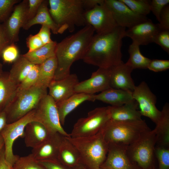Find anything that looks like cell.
Here are the masks:
<instances>
[{
  "instance_id": "obj_1",
  "label": "cell",
  "mask_w": 169,
  "mask_h": 169,
  "mask_svg": "<svg viewBox=\"0 0 169 169\" xmlns=\"http://www.w3.org/2000/svg\"><path fill=\"white\" fill-rule=\"evenodd\" d=\"M125 31V28L118 26L110 33L94 34L82 60L103 68H110L122 62L121 49Z\"/></svg>"
},
{
  "instance_id": "obj_2",
  "label": "cell",
  "mask_w": 169,
  "mask_h": 169,
  "mask_svg": "<svg viewBox=\"0 0 169 169\" xmlns=\"http://www.w3.org/2000/svg\"><path fill=\"white\" fill-rule=\"evenodd\" d=\"M95 31L87 24L75 33L57 43L55 57L57 67L54 79L64 78L70 74V69L75 61L82 59L88 48Z\"/></svg>"
},
{
  "instance_id": "obj_3",
  "label": "cell",
  "mask_w": 169,
  "mask_h": 169,
  "mask_svg": "<svg viewBox=\"0 0 169 169\" xmlns=\"http://www.w3.org/2000/svg\"><path fill=\"white\" fill-rule=\"evenodd\" d=\"M50 14L59 28V33L68 30L73 32L76 27L87 23L82 0H49Z\"/></svg>"
},
{
  "instance_id": "obj_4",
  "label": "cell",
  "mask_w": 169,
  "mask_h": 169,
  "mask_svg": "<svg viewBox=\"0 0 169 169\" xmlns=\"http://www.w3.org/2000/svg\"><path fill=\"white\" fill-rule=\"evenodd\" d=\"M66 138L73 144L79 155L81 163L87 169H99L105 161L108 153V144L101 130L92 136Z\"/></svg>"
},
{
  "instance_id": "obj_5",
  "label": "cell",
  "mask_w": 169,
  "mask_h": 169,
  "mask_svg": "<svg viewBox=\"0 0 169 169\" xmlns=\"http://www.w3.org/2000/svg\"><path fill=\"white\" fill-rule=\"evenodd\" d=\"M145 121H117L110 120L101 130L109 144L128 146L151 130Z\"/></svg>"
},
{
  "instance_id": "obj_6",
  "label": "cell",
  "mask_w": 169,
  "mask_h": 169,
  "mask_svg": "<svg viewBox=\"0 0 169 169\" xmlns=\"http://www.w3.org/2000/svg\"><path fill=\"white\" fill-rule=\"evenodd\" d=\"M47 88L37 84L23 91L16 92L4 110L7 124L15 122L34 109L47 94Z\"/></svg>"
},
{
  "instance_id": "obj_7",
  "label": "cell",
  "mask_w": 169,
  "mask_h": 169,
  "mask_svg": "<svg viewBox=\"0 0 169 169\" xmlns=\"http://www.w3.org/2000/svg\"><path fill=\"white\" fill-rule=\"evenodd\" d=\"M156 141V131L154 129L127 146L126 152L129 159L139 169H154Z\"/></svg>"
},
{
  "instance_id": "obj_8",
  "label": "cell",
  "mask_w": 169,
  "mask_h": 169,
  "mask_svg": "<svg viewBox=\"0 0 169 169\" xmlns=\"http://www.w3.org/2000/svg\"><path fill=\"white\" fill-rule=\"evenodd\" d=\"M110 118L109 106L96 108L89 112L86 117L77 121L70 136L77 138L94 135L101 131Z\"/></svg>"
},
{
  "instance_id": "obj_9",
  "label": "cell",
  "mask_w": 169,
  "mask_h": 169,
  "mask_svg": "<svg viewBox=\"0 0 169 169\" xmlns=\"http://www.w3.org/2000/svg\"><path fill=\"white\" fill-rule=\"evenodd\" d=\"M34 110V121L41 123L52 133L70 136L62 126L56 103L48 94L43 96Z\"/></svg>"
},
{
  "instance_id": "obj_10",
  "label": "cell",
  "mask_w": 169,
  "mask_h": 169,
  "mask_svg": "<svg viewBox=\"0 0 169 169\" xmlns=\"http://www.w3.org/2000/svg\"><path fill=\"white\" fill-rule=\"evenodd\" d=\"M33 121H34V109L18 120L7 124L1 132L4 143L5 158L12 166L19 157L13 153V143L19 137L23 138L26 126Z\"/></svg>"
},
{
  "instance_id": "obj_11",
  "label": "cell",
  "mask_w": 169,
  "mask_h": 169,
  "mask_svg": "<svg viewBox=\"0 0 169 169\" xmlns=\"http://www.w3.org/2000/svg\"><path fill=\"white\" fill-rule=\"evenodd\" d=\"M133 99L137 103L141 115L149 118L156 125L162 115L156 105V97L152 92L146 83L142 82L135 86L132 92Z\"/></svg>"
},
{
  "instance_id": "obj_12",
  "label": "cell",
  "mask_w": 169,
  "mask_h": 169,
  "mask_svg": "<svg viewBox=\"0 0 169 169\" xmlns=\"http://www.w3.org/2000/svg\"><path fill=\"white\" fill-rule=\"evenodd\" d=\"M87 23L92 26L97 34L110 33L118 26L111 12L104 2L84 13Z\"/></svg>"
},
{
  "instance_id": "obj_13",
  "label": "cell",
  "mask_w": 169,
  "mask_h": 169,
  "mask_svg": "<svg viewBox=\"0 0 169 169\" xmlns=\"http://www.w3.org/2000/svg\"><path fill=\"white\" fill-rule=\"evenodd\" d=\"M105 2L111 12L118 26L128 28L148 19L146 16L132 11L120 0H105Z\"/></svg>"
},
{
  "instance_id": "obj_14",
  "label": "cell",
  "mask_w": 169,
  "mask_h": 169,
  "mask_svg": "<svg viewBox=\"0 0 169 169\" xmlns=\"http://www.w3.org/2000/svg\"><path fill=\"white\" fill-rule=\"evenodd\" d=\"M110 68H99L93 72L90 77L79 82L74 88L75 93L94 95L110 88Z\"/></svg>"
},
{
  "instance_id": "obj_15",
  "label": "cell",
  "mask_w": 169,
  "mask_h": 169,
  "mask_svg": "<svg viewBox=\"0 0 169 169\" xmlns=\"http://www.w3.org/2000/svg\"><path fill=\"white\" fill-rule=\"evenodd\" d=\"M28 0H23L15 5L8 18L3 24L11 43L19 40L20 29L26 23Z\"/></svg>"
},
{
  "instance_id": "obj_16",
  "label": "cell",
  "mask_w": 169,
  "mask_h": 169,
  "mask_svg": "<svg viewBox=\"0 0 169 169\" xmlns=\"http://www.w3.org/2000/svg\"><path fill=\"white\" fill-rule=\"evenodd\" d=\"M161 30L158 23L155 24L148 19L126 30L125 37L139 46L146 45L153 42L155 36Z\"/></svg>"
},
{
  "instance_id": "obj_17",
  "label": "cell",
  "mask_w": 169,
  "mask_h": 169,
  "mask_svg": "<svg viewBox=\"0 0 169 169\" xmlns=\"http://www.w3.org/2000/svg\"><path fill=\"white\" fill-rule=\"evenodd\" d=\"M75 74H70L65 78L52 80L48 89V94L56 104L69 98L75 93L74 88L79 82Z\"/></svg>"
},
{
  "instance_id": "obj_18",
  "label": "cell",
  "mask_w": 169,
  "mask_h": 169,
  "mask_svg": "<svg viewBox=\"0 0 169 169\" xmlns=\"http://www.w3.org/2000/svg\"><path fill=\"white\" fill-rule=\"evenodd\" d=\"M108 145L106 159L101 166L111 169H139L127 155V146L116 144Z\"/></svg>"
},
{
  "instance_id": "obj_19",
  "label": "cell",
  "mask_w": 169,
  "mask_h": 169,
  "mask_svg": "<svg viewBox=\"0 0 169 169\" xmlns=\"http://www.w3.org/2000/svg\"><path fill=\"white\" fill-rule=\"evenodd\" d=\"M110 68V87L132 92L135 85L131 74L133 69L123 61Z\"/></svg>"
},
{
  "instance_id": "obj_20",
  "label": "cell",
  "mask_w": 169,
  "mask_h": 169,
  "mask_svg": "<svg viewBox=\"0 0 169 169\" xmlns=\"http://www.w3.org/2000/svg\"><path fill=\"white\" fill-rule=\"evenodd\" d=\"M64 137L59 133L52 134L40 145L32 149L31 154L38 161L58 160L59 148Z\"/></svg>"
},
{
  "instance_id": "obj_21",
  "label": "cell",
  "mask_w": 169,
  "mask_h": 169,
  "mask_svg": "<svg viewBox=\"0 0 169 169\" xmlns=\"http://www.w3.org/2000/svg\"><path fill=\"white\" fill-rule=\"evenodd\" d=\"M41 123L35 121L28 123L25 127L24 142L27 147L35 148L47 139L52 134Z\"/></svg>"
},
{
  "instance_id": "obj_22",
  "label": "cell",
  "mask_w": 169,
  "mask_h": 169,
  "mask_svg": "<svg viewBox=\"0 0 169 169\" xmlns=\"http://www.w3.org/2000/svg\"><path fill=\"white\" fill-rule=\"evenodd\" d=\"M110 120L117 121L141 120L137 102L133 100L120 106H109Z\"/></svg>"
},
{
  "instance_id": "obj_23",
  "label": "cell",
  "mask_w": 169,
  "mask_h": 169,
  "mask_svg": "<svg viewBox=\"0 0 169 169\" xmlns=\"http://www.w3.org/2000/svg\"><path fill=\"white\" fill-rule=\"evenodd\" d=\"M94 101L98 100L112 106H120L134 100L132 92L110 88L93 96Z\"/></svg>"
},
{
  "instance_id": "obj_24",
  "label": "cell",
  "mask_w": 169,
  "mask_h": 169,
  "mask_svg": "<svg viewBox=\"0 0 169 169\" xmlns=\"http://www.w3.org/2000/svg\"><path fill=\"white\" fill-rule=\"evenodd\" d=\"M94 95L75 93L67 99L56 104L61 125L64 124L67 116L81 104L87 101H94Z\"/></svg>"
},
{
  "instance_id": "obj_25",
  "label": "cell",
  "mask_w": 169,
  "mask_h": 169,
  "mask_svg": "<svg viewBox=\"0 0 169 169\" xmlns=\"http://www.w3.org/2000/svg\"><path fill=\"white\" fill-rule=\"evenodd\" d=\"M57 160L69 169H72L81 163L78 152L66 136L64 137L61 143Z\"/></svg>"
},
{
  "instance_id": "obj_26",
  "label": "cell",
  "mask_w": 169,
  "mask_h": 169,
  "mask_svg": "<svg viewBox=\"0 0 169 169\" xmlns=\"http://www.w3.org/2000/svg\"><path fill=\"white\" fill-rule=\"evenodd\" d=\"M48 0H43L35 17L28 22L23 27L28 30L33 25L40 24L49 27L54 34L59 33V28L52 18L48 8Z\"/></svg>"
},
{
  "instance_id": "obj_27",
  "label": "cell",
  "mask_w": 169,
  "mask_h": 169,
  "mask_svg": "<svg viewBox=\"0 0 169 169\" xmlns=\"http://www.w3.org/2000/svg\"><path fill=\"white\" fill-rule=\"evenodd\" d=\"M33 65L23 55H20L13 63L8 73L9 76L12 82L17 87L27 76Z\"/></svg>"
},
{
  "instance_id": "obj_28",
  "label": "cell",
  "mask_w": 169,
  "mask_h": 169,
  "mask_svg": "<svg viewBox=\"0 0 169 169\" xmlns=\"http://www.w3.org/2000/svg\"><path fill=\"white\" fill-rule=\"evenodd\" d=\"M161 120L154 129L156 132V146L169 147V104L166 103L161 110Z\"/></svg>"
},
{
  "instance_id": "obj_29",
  "label": "cell",
  "mask_w": 169,
  "mask_h": 169,
  "mask_svg": "<svg viewBox=\"0 0 169 169\" xmlns=\"http://www.w3.org/2000/svg\"><path fill=\"white\" fill-rule=\"evenodd\" d=\"M57 67L55 56L39 65L38 76L36 84L48 89L49 84L54 79Z\"/></svg>"
},
{
  "instance_id": "obj_30",
  "label": "cell",
  "mask_w": 169,
  "mask_h": 169,
  "mask_svg": "<svg viewBox=\"0 0 169 169\" xmlns=\"http://www.w3.org/2000/svg\"><path fill=\"white\" fill-rule=\"evenodd\" d=\"M57 43L53 41L44 44L31 52H28L23 55L34 65H40L49 59L55 56Z\"/></svg>"
},
{
  "instance_id": "obj_31",
  "label": "cell",
  "mask_w": 169,
  "mask_h": 169,
  "mask_svg": "<svg viewBox=\"0 0 169 169\" xmlns=\"http://www.w3.org/2000/svg\"><path fill=\"white\" fill-rule=\"evenodd\" d=\"M17 87L10 79L8 73L0 76V111L5 107L14 96Z\"/></svg>"
},
{
  "instance_id": "obj_32",
  "label": "cell",
  "mask_w": 169,
  "mask_h": 169,
  "mask_svg": "<svg viewBox=\"0 0 169 169\" xmlns=\"http://www.w3.org/2000/svg\"><path fill=\"white\" fill-rule=\"evenodd\" d=\"M140 46L132 42L128 49L129 58L126 64L133 70L135 69H147L151 59L144 56L141 53Z\"/></svg>"
},
{
  "instance_id": "obj_33",
  "label": "cell",
  "mask_w": 169,
  "mask_h": 169,
  "mask_svg": "<svg viewBox=\"0 0 169 169\" xmlns=\"http://www.w3.org/2000/svg\"><path fill=\"white\" fill-rule=\"evenodd\" d=\"M136 13L146 16L151 12V1L147 0H120Z\"/></svg>"
},
{
  "instance_id": "obj_34",
  "label": "cell",
  "mask_w": 169,
  "mask_h": 169,
  "mask_svg": "<svg viewBox=\"0 0 169 169\" xmlns=\"http://www.w3.org/2000/svg\"><path fill=\"white\" fill-rule=\"evenodd\" d=\"M13 169H45L31 153L18 157L13 166Z\"/></svg>"
},
{
  "instance_id": "obj_35",
  "label": "cell",
  "mask_w": 169,
  "mask_h": 169,
  "mask_svg": "<svg viewBox=\"0 0 169 169\" xmlns=\"http://www.w3.org/2000/svg\"><path fill=\"white\" fill-rule=\"evenodd\" d=\"M38 73L39 65H34L27 76L18 87L16 92L27 90L36 84Z\"/></svg>"
},
{
  "instance_id": "obj_36",
  "label": "cell",
  "mask_w": 169,
  "mask_h": 169,
  "mask_svg": "<svg viewBox=\"0 0 169 169\" xmlns=\"http://www.w3.org/2000/svg\"><path fill=\"white\" fill-rule=\"evenodd\" d=\"M155 155L158 162V169H169V148L156 146Z\"/></svg>"
},
{
  "instance_id": "obj_37",
  "label": "cell",
  "mask_w": 169,
  "mask_h": 169,
  "mask_svg": "<svg viewBox=\"0 0 169 169\" xmlns=\"http://www.w3.org/2000/svg\"><path fill=\"white\" fill-rule=\"evenodd\" d=\"M19 49L15 43L11 44L3 50L1 56L3 61L7 63H13L19 58Z\"/></svg>"
},
{
  "instance_id": "obj_38",
  "label": "cell",
  "mask_w": 169,
  "mask_h": 169,
  "mask_svg": "<svg viewBox=\"0 0 169 169\" xmlns=\"http://www.w3.org/2000/svg\"><path fill=\"white\" fill-rule=\"evenodd\" d=\"M20 0H0V23L5 22L12 13L15 5Z\"/></svg>"
},
{
  "instance_id": "obj_39",
  "label": "cell",
  "mask_w": 169,
  "mask_h": 169,
  "mask_svg": "<svg viewBox=\"0 0 169 169\" xmlns=\"http://www.w3.org/2000/svg\"><path fill=\"white\" fill-rule=\"evenodd\" d=\"M153 42L160 45L169 54V30H160L155 36Z\"/></svg>"
},
{
  "instance_id": "obj_40",
  "label": "cell",
  "mask_w": 169,
  "mask_h": 169,
  "mask_svg": "<svg viewBox=\"0 0 169 169\" xmlns=\"http://www.w3.org/2000/svg\"><path fill=\"white\" fill-rule=\"evenodd\" d=\"M43 1V0H28L26 23L35 17Z\"/></svg>"
},
{
  "instance_id": "obj_41",
  "label": "cell",
  "mask_w": 169,
  "mask_h": 169,
  "mask_svg": "<svg viewBox=\"0 0 169 169\" xmlns=\"http://www.w3.org/2000/svg\"><path fill=\"white\" fill-rule=\"evenodd\" d=\"M169 68V60L156 59H151L147 68L150 70L155 72L165 71Z\"/></svg>"
},
{
  "instance_id": "obj_42",
  "label": "cell",
  "mask_w": 169,
  "mask_h": 169,
  "mask_svg": "<svg viewBox=\"0 0 169 169\" xmlns=\"http://www.w3.org/2000/svg\"><path fill=\"white\" fill-rule=\"evenodd\" d=\"M169 0H152L151 1L150 8L152 12L159 22L160 16L161 11L166 5L169 4Z\"/></svg>"
},
{
  "instance_id": "obj_43",
  "label": "cell",
  "mask_w": 169,
  "mask_h": 169,
  "mask_svg": "<svg viewBox=\"0 0 169 169\" xmlns=\"http://www.w3.org/2000/svg\"><path fill=\"white\" fill-rule=\"evenodd\" d=\"M26 43L28 49V52L33 51L44 45L37 34L34 35H30L26 38Z\"/></svg>"
},
{
  "instance_id": "obj_44",
  "label": "cell",
  "mask_w": 169,
  "mask_h": 169,
  "mask_svg": "<svg viewBox=\"0 0 169 169\" xmlns=\"http://www.w3.org/2000/svg\"><path fill=\"white\" fill-rule=\"evenodd\" d=\"M161 30H169V5H166L161 11L158 23Z\"/></svg>"
},
{
  "instance_id": "obj_45",
  "label": "cell",
  "mask_w": 169,
  "mask_h": 169,
  "mask_svg": "<svg viewBox=\"0 0 169 169\" xmlns=\"http://www.w3.org/2000/svg\"><path fill=\"white\" fill-rule=\"evenodd\" d=\"M38 161L45 169H69L58 160H44Z\"/></svg>"
},
{
  "instance_id": "obj_46",
  "label": "cell",
  "mask_w": 169,
  "mask_h": 169,
  "mask_svg": "<svg viewBox=\"0 0 169 169\" xmlns=\"http://www.w3.org/2000/svg\"><path fill=\"white\" fill-rule=\"evenodd\" d=\"M50 29L48 27L42 25L38 32L37 33L43 42L44 45L52 42L50 38Z\"/></svg>"
},
{
  "instance_id": "obj_47",
  "label": "cell",
  "mask_w": 169,
  "mask_h": 169,
  "mask_svg": "<svg viewBox=\"0 0 169 169\" xmlns=\"http://www.w3.org/2000/svg\"><path fill=\"white\" fill-rule=\"evenodd\" d=\"M11 44L10 39L3 24L0 23V57L4 49Z\"/></svg>"
},
{
  "instance_id": "obj_48",
  "label": "cell",
  "mask_w": 169,
  "mask_h": 169,
  "mask_svg": "<svg viewBox=\"0 0 169 169\" xmlns=\"http://www.w3.org/2000/svg\"><path fill=\"white\" fill-rule=\"evenodd\" d=\"M85 11L91 9L97 5L104 2L105 0H82Z\"/></svg>"
},
{
  "instance_id": "obj_49",
  "label": "cell",
  "mask_w": 169,
  "mask_h": 169,
  "mask_svg": "<svg viewBox=\"0 0 169 169\" xmlns=\"http://www.w3.org/2000/svg\"><path fill=\"white\" fill-rule=\"evenodd\" d=\"M0 169H13V166L5 158L4 148L0 156Z\"/></svg>"
},
{
  "instance_id": "obj_50",
  "label": "cell",
  "mask_w": 169,
  "mask_h": 169,
  "mask_svg": "<svg viewBox=\"0 0 169 169\" xmlns=\"http://www.w3.org/2000/svg\"><path fill=\"white\" fill-rule=\"evenodd\" d=\"M7 123L6 114L4 110L0 111V134Z\"/></svg>"
},
{
  "instance_id": "obj_51",
  "label": "cell",
  "mask_w": 169,
  "mask_h": 169,
  "mask_svg": "<svg viewBox=\"0 0 169 169\" xmlns=\"http://www.w3.org/2000/svg\"><path fill=\"white\" fill-rule=\"evenodd\" d=\"M4 149V143L3 139L0 135V156L3 151Z\"/></svg>"
},
{
  "instance_id": "obj_52",
  "label": "cell",
  "mask_w": 169,
  "mask_h": 169,
  "mask_svg": "<svg viewBox=\"0 0 169 169\" xmlns=\"http://www.w3.org/2000/svg\"><path fill=\"white\" fill-rule=\"evenodd\" d=\"M72 169H87L82 164L80 163L79 165Z\"/></svg>"
},
{
  "instance_id": "obj_53",
  "label": "cell",
  "mask_w": 169,
  "mask_h": 169,
  "mask_svg": "<svg viewBox=\"0 0 169 169\" xmlns=\"http://www.w3.org/2000/svg\"><path fill=\"white\" fill-rule=\"evenodd\" d=\"M3 73V65L2 64L0 63V76Z\"/></svg>"
},
{
  "instance_id": "obj_54",
  "label": "cell",
  "mask_w": 169,
  "mask_h": 169,
  "mask_svg": "<svg viewBox=\"0 0 169 169\" xmlns=\"http://www.w3.org/2000/svg\"><path fill=\"white\" fill-rule=\"evenodd\" d=\"M99 169H111L110 168L100 166Z\"/></svg>"
}]
</instances>
